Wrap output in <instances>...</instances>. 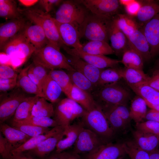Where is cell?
Segmentation results:
<instances>
[{
  "label": "cell",
  "mask_w": 159,
  "mask_h": 159,
  "mask_svg": "<svg viewBox=\"0 0 159 159\" xmlns=\"http://www.w3.org/2000/svg\"><path fill=\"white\" fill-rule=\"evenodd\" d=\"M91 94L102 110L114 105H127L131 96L129 91L119 81L97 87Z\"/></svg>",
  "instance_id": "1"
},
{
  "label": "cell",
  "mask_w": 159,
  "mask_h": 159,
  "mask_svg": "<svg viewBox=\"0 0 159 159\" xmlns=\"http://www.w3.org/2000/svg\"><path fill=\"white\" fill-rule=\"evenodd\" d=\"M113 16L96 15L89 11L79 26L80 38H85L89 41L99 40L108 43Z\"/></svg>",
  "instance_id": "2"
},
{
  "label": "cell",
  "mask_w": 159,
  "mask_h": 159,
  "mask_svg": "<svg viewBox=\"0 0 159 159\" xmlns=\"http://www.w3.org/2000/svg\"><path fill=\"white\" fill-rule=\"evenodd\" d=\"M60 49L49 42L44 47L34 52L32 54L33 62L39 64L50 70H74L69 64L66 57L61 52Z\"/></svg>",
  "instance_id": "3"
},
{
  "label": "cell",
  "mask_w": 159,
  "mask_h": 159,
  "mask_svg": "<svg viewBox=\"0 0 159 159\" xmlns=\"http://www.w3.org/2000/svg\"><path fill=\"white\" fill-rule=\"evenodd\" d=\"M19 11L32 22L42 28L49 42L60 48L65 45L60 37L53 17L50 15L36 9H28Z\"/></svg>",
  "instance_id": "4"
},
{
  "label": "cell",
  "mask_w": 159,
  "mask_h": 159,
  "mask_svg": "<svg viewBox=\"0 0 159 159\" xmlns=\"http://www.w3.org/2000/svg\"><path fill=\"white\" fill-rule=\"evenodd\" d=\"M84 127L95 133L101 138L110 139L114 134L106 117L97 105L92 110L87 111L82 117Z\"/></svg>",
  "instance_id": "5"
},
{
  "label": "cell",
  "mask_w": 159,
  "mask_h": 159,
  "mask_svg": "<svg viewBox=\"0 0 159 159\" xmlns=\"http://www.w3.org/2000/svg\"><path fill=\"white\" fill-rule=\"evenodd\" d=\"M89 12L77 0H67L60 4L54 18L60 23H72L79 26Z\"/></svg>",
  "instance_id": "6"
},
{
  "label": "cell",
  "mask_w": 159,
  "mask_h": 159,
  "mask_svg": "<svg viewBox=\"0 0 159 159\" xmlns=\"http://www.w3.org/2000/svg\"><path fill=\"white\" fill-rule=\"evenodd\" d=\"M86 111L75 101L67 97L57 103L53 119L59 126L65 127L70 125L76 118L82 117Z\"/></svg>",
  "instance_id": "7"
},
{
  "label": "cell",
  "mask_w": 159,
  "mask_h": 159,
  "mask_svg": "<svg viewBox=\"0 0 159 159\" xmlns=\"http://www.w3.org/2000/svg\"><path fill=\"white\" fill-rule=\"evenodd\" d=\"M0 50L10 57H17L25 61L36 51L22 31L6 42Z\"/></svg>",
  "instance_id": "8"
},
{
  "label": "cell",
  "mask_w": 159,
  "mask_h": 159,
  "mask_svg": "<svg viewBox=\"0 0 159 159\" xmlns=\"http://www.w3.org/2000/svg\"><path fill=\"white\" fill-rule=\"evenodd\" d=\"M21 89L16 86L9 93L1 96L0 123L4 122L14 116L20 104L27 97Z\"/></svg>",
  "instance_id": "9"
},
{
  "label": "cell",
  "mask_w": 159,
  "mask_h": 159,
  "mask_svg": "<svg viewBox=\"0 0 159 159\" xmlns=\"http://www.w3.org/2000/svg\"><path fill=\"white\" fill-rule=\"evenodd\" d=\"M102 111L114 132L115 131L125 130L129 126L132 119L127 105H114Z\"/></svg>",
  "instance_id": "10"
},
{
  "label": "cell",
  "mask_w": 159,
  "mask_h": 159,
  "mask_svg": "<svg viewBox=\"0 0 159 159\" xmlns=\"http://www.w3.org/2000/svg\"><path fill=\"white\" fill-rule=\"evenodd\" d=\"M62 48L69 55L79 57L88 63L101 69L118 67L121 60L113 59L103 55L92 54L80 49L70 48L64 45Z\"/></svg>",
  "instance_id": "11"
},
{
  "label": "cell",
  "mask_w": 159,
  "mask_h": 159,
  "mask_svg": "<svg viewBox=\"0 0 159 159\" xmlns=\"http://www.w3.org/2000/svg\"><path fill=\"white\" fill-rule=\"evenodd\" d=\"M90 12L112 17L118 13L120 4L117 0H78Z\"/></svg>",
  "instance_id": "12"
},
{
  "label": "cell",
  "mask_w": 159,
  "mask_h": 159,
  "mask_svg": "<svg viewBox=\"0 0 159 159\" xmlns=\"http://www.w3.org/2000/svg\"><path fill=\"white\" fill-rule=\"evenodd\" d=\"M127 154L125 143L102 144L87 153L84 159H120Z\"/></svg>",
  "instance_id": "13"
},
{
  "label": "cell",
  "mask_w": 159,
  "mask_h": 159,
  "mask_svg": "<svg viewBox=\"0 0 159 159\" xmlns=\"http://www.w3.org/2000/svg\"><path fill=\"white\" fill-rule=\"evenodd\" d=\"M102 144L101 138L90 130L83 127L74 145L73 152L88 153Z\"/></svg>",
  "instance_id": "14"
},
{
  "label": "cell",
  "mask_w": 159,
  "mask_h": 159,
  "mask_svg": "<svg viewBox=\"0 0 159 159\" xmlns=\"http://www.w3.org/2000/svg\"><path fill=\"white\" fill-rule=\"evenodd\" d=\"M60 37L67 46L75 49L82 47L79 30V26L72 23H60L53 17Z\"/></svg>",
  "instance_id": "15"
},
{
  "label": "cell",
  "mask_w": 159,
  "mask_h": 159,
  "mask_svg": "<svg viewBox=\"0 0 159 159\" xmlns=\"http://www.w3.org/2000/svg\"><path fill=\"white\" fill-rule=\"evenodd\" d=\"M127 37L129 47L138 54L143 62L152 58L149 44L141 28L134 30Z\"/></svg>",
  "instance_id": "16"
},
{
  "label": "cell",
  "mask_w": 159,
  "mask_h": 159,
  "mask_svg": "<svg viewBox=\"0 0 159 159\" xmlns=\"http://www.w3.org/2000/svg\"><path fill=\"white\" fill-rule=\"evenodd\" d=\"M149 44L151 58L159 53V13L141 28Z\"/></svg>",
  "instance_id": "17"
},
{
  "label": "cell",
  "mask_w": 159,
  "mask_h": 159,
  "mask_svg": "<svg viewBox=\"0 0 159 159\" xmlns=\"http://www.w3.org/2000/svg\"><path fill=\"white\" fill-rule=\"evenodd\" d=\"M66 57L70 65L74 70L85 75L96 88L102 69L98 68L76 57L70 55Z\"/></svg>",
  "instance_id": "18"
},
{
  "label": "cell",
  "mask_w": 159,
  "mask_h": 159,
  "mask_svg": "<svg viewBox=\"0 0 159 159\" xmlns=\"http://www.w3.org/2000/svg\"><path fill=\"white\" fill-rule=\"evenodd\" d=\"M140 7L133 17L140 28L159 13V0L139 1Z\"/></svg>",
  "instance_id": "19"
},
{
  "label": "cell",
  "mask_w": 159,
  "mask_h": 159,
  "mask_svg": "<svg viewBox=\"0 0 159 159\" xmlns=\"http://www.w3.org/2000/svg\"><path fill=\"white\" fill-rule=\"evenodd\" d=\"M26 25L25 20L21 17L1 24L0 26V48L6 42L22 31Z\"/></svg>",
  "instance_id": "20"
},
{
  "label": "cell",
  "mask_w": 159,
  "mask_h": 159,
  "mask_svg": "<svg viewBox=\"0 0 159 159\" xmlns=\"http://www.w3.org/2000/svg\"><path fill=\"white\" fill-rule=\"evenodd\" d=\"M114 16L109 31V39L115 54L120 56L123 55L129 47L128 40L126 36L117 26Z\"/></svg>",
  "instance_id": "21"
},
{
  "label": "cell",
  "mask_w": 159,
  "mask_h": 159,
  "mask_svg": "<svg viewBox=\"0 0 159 159\" xmlns=\"http://www.w3.org/2000/svg\"><path fill=\"white\" fill-rule=\"evenodd\" d=\"M83 127L82 122L64 127L63 136L57 143L55 152L60 153L74 145Z\"/></svg>",
  "instance_id": "22"
},
{
  "label": "cell",
  "mask_w": 159,
  "mask_h": 159,
  "mask_svg": "<svg viewBox=\"0 0 159 159\" xmlns=\"http://www.w3.org/2000/svg\"><path fill=\"white\" fill-rule=\"evenodd\" d=\"M64 130V129L61 132L42 142L34 149L26 152L37 158H45L56 148L57 143L63 136Z\"/></svg>",
  "instance_id": "23"
},
{
  "label": "cell",
  "mask_w": 159,
  "mask_h": 159,
  "mask_svg": "<svg viewBox=\"0 0 159 159\" xmlns=\"http://www.w3.org/2000/svg\"><path fill=\"white\" fill-rule=\"evenodd\" d=\"M22 32L36 50L42 48L49 42L43 29L37 24L26 25Z\"/></svg>",
  "instance_id": "24"
},
{
  "label": "cell",
  "mask_w": 159,
  "mask_h": 159,
  "mask_svg": "<svg viewBox=\"0 0 159 159\" xmlns=\"http://www.w3.org/2000/svg\"><path fill=\"white\" fill-rule=\"evenodd\" d=\"M0 132L3 135L12 150L31 138L19 130L4 123L0 124Z\"/></svg>",
  "instance_id": "25"
},
{
  "label": "cell",
  "mask_w": 159,
  "mask_h": 159,
  "mask_svg": "<svg viewBox=\"0 0 159 159\" xmlns=\"http://www.w3.org/2000/svg\"><path fill=\"white\" fill-rule=\"evenodd\" d=\"M133 135L135 142L141 149L149 153L158 149L159 134L143 132L136 130Z\"/></svg>",
  "instance_id": "26"
},
{
  "label": "cell",
  "mask_w": 159,
  "mask_h": 159,
  "mask_svg": "<svg viewBox=\"0 0 159 159\" xmlns=\"http://www.w3.org/2000/svg\"><path fill=\"white\" fill-rule=\"evenodd\" d=\"M64 127L58 126L53 127L44 134L32 137L17 148L12 150L11 154H14L29 151L34 149L39 143L63 130Z\"/></svg>",
  "instance_id": "27"
},
{
  "label": "cell",
  "mask_w": 159,
  "mask_h": 159,
  "mask_svg": "<svg viewBox=\"0 0 159 159\" xmlns=\"http://www.w3.org/2000/svg\"><path fill=\"white\" fill-rule=\"evenodd\" d=\"M138 95L143 99L147 105H155L159 103V91L146 82L135 85L129 86Z\"/></svg>",
  "instance_id": "28"
},
{
  "label": "cell",
  "mask_w": 159,
  "mask_h": 159,
  "mask_svg": "<svg viewBox=\"0 0 159 159\" xmlns=\"http://www.w3.org/2000/svg\"><path fill=\"white\" fill-rule=\"evenodd\" d=\"M29 67V66L23 69L18 74L16 86L26 93L33 94L44 98L43 92L28 75L27 71Z\"/></svg>",
  "instance_id": "29"
},
{
  "label": "cell",
  "mask_w": 159,
  "mask_h": 159,
  "mask_svg": "<svg viewBox=\"0 0 159 159\" xmlns=\"http://www.w3.org/2000/svg\"><path fill=\"white\" fill-rule=\"evenodd\" d=\"M69 98L79 104L87 111L92 110L97 106L90 93L78 88L74 85Z\"/></svg>",
  "instance_id": "30"
},
{
  "label": "cell",
  "mask_w": 159,
  "mask_h": 159,
  "mask_svg": "<svg viewBox=\"0 0 159 159\" xmlns=\"http://www.w3.org/2000/svg\"><path fill=\"white\" fill-rule=\"evenodd\" d=\"M80 49L85 53L92 54L105 55L115 54L111 46L107 42L103 41H89L82 44V47Z\"/></svg>",
  "instance_id": "31"
},
{
  "label": "cell",
  "mask_w": 159,
  "mask_h": 159,
  "mask_svg": "<svg viewBox=\"0 0 159 159\" xmlns=\"http://www.w3.org/2000/svg\"><path fill=\"white\" fill-rule=\"evenodd\" d=\"M49 75L59 85L67 97L69 98L73 84L67 73L62 69H56L50 70Z\"/></svg>",
  "instance_id": "32"
},
{
  "label": "cell",
  "mask_w": 159,
  "mask_h": 159,
  "mask_svg": "<svg viewBox=\"0 0 159 159\" xmlns=\"http://www.w3.org/2000/svg\"><path fill=\"white\" fill-rule=\"evenodd\" d=\"M42 92L44 98L51 103H57L60 100L62 92L61 87L48 75L44 82L42 86Z\"/></svg>",
  "instance_id": "33"
},
{
  "label": "cell",
  "mask_w": 159,
  "mask_h": 159,
  "mask_svg": "<svg viewBox=\"0 0 159 159\" xmlns=\"http://www.w3.org/2000/svg\"><path fill=\"white\" fill-rule=\"evenodd\" d=\"M147 106L143 99L138 95L135 96L132 100L129 110L131 119L136 123L142 122L148 111Z\"/></svg>",
  "instance_id": "34"
},
{
  "label": "cell",
  "mask_w": 159,
  "mask_h": 159,
  "mask_svg": "<svg viewBox=\"0 0 159 159\" xmlns=\"http://www.w3.org/2000/svg\"><path fill=\"white\" fill-rule=\"evenodd\" d=\"M122 78L128 86L135 85L146 82L149 76L145 73L134 69L125 67L120 68Z\"/></svg>",
  "instance_id": "35"
},
{
  "label": "cell",
  "mask_w": 159,
  "mask_h": 159,
  "mask_svg": "<svg viewBox=\"0 0 159 159\" xmlns=\"http://www.w3.org/2000/svg\"><path fill=\"white\" fill-rule=\"evenodd\" d=\"M39 97L34 95L26 97L17 108L12 121H21L30 117L33 106Z\"/></svg>",
  "instance_id": "36"
},
{
  "label": "cell",
  "mask_w": 159,
  "mask_h": 159,
  "mask_svg": "<svg viewBox=\"0 0 159 159\" xmlns=\"http://www.w3.org/2000/svg\"><path fill=\"white\" fill-rule=\"evenodd\" d=\"M121 61L125 67L144 72L142 59L138 54L129 47L123 53Z\"/></svg>",
  "instance_id": "37"
},
{
  "label": "cell",
  "mask_w": 159,
  "mask_h": 159,
  "mask_svg": "<svg viewBox=\"0 0 159 159\" xmlns=\"http://www.w3.org/2000/svg\"><path fill=\"white\" fill-rule=\"evenodd\" d=\"M114 19L118 27L127 37L140 28L133 17L128 14H118L114 16Z\"/></svg>",
  "instance_id": "38"
},
{
  "label": "cell",
  "mask_w": 159,
  "mask_h": 159,
  "mask_svg": "<svg viewBox=\"0 0 159 159\" xmlns=\"http://www.w3.org/2000/svg\"><path fill=\"white\" fill-rule=\"evenodd\" d=\"M54 108L52 104L45 98L39 97L34 104L31 116L35 117H54Z\"/></svg>",
  "instance_id": "39"
},
{
  "label": "cell",
  "mask_w": 159,
  "mask_h": 159,
  "mask_svg": "<svg viewBox=\"0 0 159 159\" xmlns=\"http://www.w3.org/2000/svg\"><path fill=\"white\" fill-rule=\"evenodd\" d=\"M73 84L78 88L91 93L96 89L95 85L81 73L75 70L67 71Z\"/></svg>",
  "instance_id": "40"
},
{
  "label": "cell",
  "mask_w": 159,
  "mask_h": 159,
  "mask_svg": "<svg viewBox=\"0 0 159 159\" xmlns=\"http://www.w3.org/2000/svg\"><path fill=\"white\" fill-rule=\"evenodd\" d=\"M122 78L120 67H117L102 69L96 87L106 84L118 82Z\"/></svg>",
  "instance_id": "41"
},
{
  "label": "cell",
  "mask_w": 159,
  "mask_h": 159,
  "mask_svg": "<svg viewBox=\"0 0 159 159\" xmlns=\"http://www.w3.org/2000/svg\"><path fill=\"white\" fill-rule=\"evenodd\" d=\"M20 13L14 1L0 0V17L11 19L18 18L21 17Z\"/></svg>",
  "instance_id": "42"
},
{
  "label": "cell",
  "mask_w": 159,
  "mask_h": 159,
  "mask_svg": "<svg viewBox=\"0 0 159 159\" xmlns=\"http://www.w3.org/2000/svg\"><path fill=\"white\" fill-rule=\"evenodd\" d=\"M11 125L31 138L46 133L51 130L49 127H42L13 121L11 122Z\"/></svg>",
  "instance_id": "43"
},
{
  "label": "cell",
  "mask_w": 159,
  "mask_h": 159,
  "mask_svg": "<svg viewBox=\"0 0 159 159\" xmlns=\"http://www.w3.org/2000/svg\"><path fill=\"white\" fill-rule=\"evenodd\" d=\"M15 122L45 127H54L59 126L57 122L53 119L47 117L31 116L29 118L23 120Z\"/></svg>",
  "instance_id": "44"
},
{
  "label": "cell",
  "mask_w": 159,
  "mask_h": 159,
  "mask_svg": "<svg viewBox=\"0 0 159 159\" xmlns=\"http://www.w3.org/2000/svg\"><path fill=\"white\" fill-rule=\"evenodd\" d=\"M124 143L127 154L131 159H150L148 153L140 148L134 141Z\"/></svg>",
  "instance_id": "45"
},
{
  "label": "cell",
  "mask_w": 159,
  "mask_h": 159,
  "mask_svg": "<svg viewBox=\"0 0 159 159\" xmlns=\"http://www.w3.org/2000/svg\"><path fill=\"white\" fill-rule=\"evenodd\" d=\"M137 130L144 132L155 134H159V123L148 120L136 123Z\"/></svg>",
  "instance_id": "46"
},
{
  "label": "cell",
  "mask_w": 159,
  "mask_h": 159,
  "mask_svg": "<svg viewBox=\"0 0 159 159\" xmlns=\"http://www.w3.org/2000/svg\"><path fill=\"white\" fill-rule=\"evenodd\" d=\"M29 67L43 84L48 76L50 70L39 64L34 62L29 65Z\"/></svg>",
  "instance_id": "47"
},
{
  "label": "cell",
  "mask_w": 159,
  "mask_h": 159,
  "mask_svg": "<svg viewBox=\"0 0 159 159\" xmlns=\"http://www.w3.org/2000/svg\"><path fill=\"white\" fill-rule=\"evenodd\" d=\"M18 74L15 70L10 66L4 64L0 65V78L17 79Z\"/></svg>",
  "instance_id": "48"
},
{
  "label": "cell",
  "mask_w": 159,
  "mask_h": 159,
  "mask_svg": "<svg viewBox=\"0 0 159 159\" xmlns=\"http://www.w3.org/2000/svg\"><path fill=\"white\" fill-rule=\"evenodd\" d=\"M12 149L1 132L0 133V153L3 159H9Z\"/></svg>",
  "instance_id": "49"
},
{
  "label": "cell",
  "mask_w": 159,
  "mask_h": 159,
  "mask_svg": "<svg viewBox=\"0 0 159 159\" xmlns=\"http://www.w3.org/2000/svg\"><path fill=\"white\" fill-rule=\"evenodd\" d=\"M121 4L125 6L126 10L128 15L134 17L139 9L140 5L139 1L119 0Z\"/></svg>",
  "instance_id": "50"
},
{
  "label": "cell",
  "mask_w": 159,
  "mask_h": 159,
  "mask_svg": "<svg viewBox=\"0 0 159 159\" xmlns=\"http://www.w3.org/2000/svg\"><path fill=\"white\" fill-rule=\"evenodd\" d=\"M17 79L0 78V91L6 92L12 90L16 86Z\"/></svg>",
  "instance_id": "51"
},
{
  "label": "cell",
  "mask_w": 159,
  "mask_h": 159,
  "mask_svg": "<svg viewBox=\"0 0 159 159\" xmlns=\"http://www.w3.org/2000/svg\"><path fill=\"white\" fill-rule=\"evenodd\" d=\"M62 0H42L39 1V4L42 7L46 13L50 12L55 6L59 5Z\"/></svg>",
  "instance_id": "52"
},
{
  "label": "cell",
  "mask_w": 159,
  "mask_h": 159,
  "mask_svg": "<svg viewBox=\"0 0 159 159\" xmlns=\"http://www.w3.org/2000/svg\"><path fill=\"white\" fill-rule=\"evenodd\" d=\"M146 83L159 91V69L153 70L152 75Z\"/></svg>",
  "instance_id": "53"
},
{
  "label": "cell",
  "mask_w": 159,
  "mask_h": 159,
  "mask_svg": "<svg viewBox=\"0 0 159 159\" xmlns=\"http://www.w3.org/2000/svg\"><path fill=\"white\" fill-rule=\"evenodd\" d=\"M145 119L159 123V111L151 109L148 111Z\"/></svg>",
  "instance_id": "54"
},
{
  "label": "cell",
  "mask_w": 159,
  "mask_h": 159,
  "mask_svg": "<svg viewBox=\"0 0 159 159\" xmlns=\"http://www.w3.org/2000/svg\"><path fill=\"white\" fill-rule=\"evenodd\" d=\"M27 74L32 81L37 86L40 90L42 92V83L37 77L33 73L29 68V65L27 71Z\"/></svg>",
  "instance_id": "55"
},
{
  "label": "cell",
  "mask_w": 159,
  "mask_h": 159,
  "mask_svg": "<svg viewBox=\"0 0 159 159\" xmlns=\"http://www.w3.org/2000/svg\"><path fill=\"white\" fill-rule=\"evenodd\" d=\"M9 159H41L35 157L27 152L11 154Z\"/></svg>",
  "instance_id": "56"
},
{
  "label": "cell",
  "mask_w": 159,
  "mask_h": 159,
  "mask_svg": "<svg viewBox=\"0 0 159 159\" xmlns=\"http://www.w3.org/2000/svg\"><path fill=\"white\" fill-rule=\"evenodd\" d=\"M61 159H83L79 154L73 152H63L59 153Z\"/></svg>",
  "instance_id": "57"
},
{
  "label": "cell",
  "mask_w": 159,
  "mask_h": 159,
  "mask_svg": "<svg viewBox=\"0 0 159 159\" xmlns=\"http://www.w3.org/2000/svg\"><path fill=\"white\" fill-rule=\"evenodd\" d=\"M18 1L22 5L29 7L34 5L39 1L36 0H19Z\"/></svg>",
  "instance_id": "58"
},
{
  "label": "cell",
  "mask_w": 159,
  "mask_h": 159,
  "mask_svg": "<svg viewBox=\"0 0 159 159\" xmlns=\"http://www.w3.org/2000/svg\"><path fill=\"white\" fill-rule=\"evenodd\" d=\"M150 159H159V150L148 153Z\"/></svg>",
  "instance_id": "59"
},
{
  "label": "cell",
  "mask_w": 159,
  "mask_h": 159,
  "mask_svg": "<svg viewBox=\"0 0 159 159\" xmlns=\"http://www.w3.org/2000/svg\"><path fill=\"white\" fill-rule=\"evenodd\" d=\"M44 159H61L60 153H55L52 154L44 158Z\"/></svg>",
  "instance_id": "60"
},
{
  "label": "cell",
  "mask_w": 159,
  "mask_h": 159,
  "mask_svg": "<svg viewBox=\"0 0 159 159\" xmlns=\"http://www.w3.org/2000/svg\"><path fill=\"white\" fill-rule=\"evenodd\" d=\"M147 105L151 109L159 111V103L155 105L148 104Z\"/></svg>",
  "instance_id": "61"
},
{
  "label": "cell",
  "mask_w": 159,
  "mask_h": 159,
  "mask_svg": "<svg viewBox=\"0 0 159 159\" xmlns=\"http://www.w3.org/2000/svg\"><path fill=\"white\" fill-rule=\"evenodd\" d=\"M159 69V57L156 60L154 65L153 70Z\"/></svg>",
  "instance_id": "62"
},
{
  "label": "cell",
  "mask_w": 159,
  "mask_h": 159,
  "mask_svg": "<svg viewBox=\"0 0 159 159\" xmlns=\"http://www.w3.org/2000/svg\"><path fill=\"white\" fill-rule=\"evenodd\" d=\"M120 159H125L124 158V157H123V158H121Z\"/></svg>",
  "instance_id": "63"
}]
</instances>
